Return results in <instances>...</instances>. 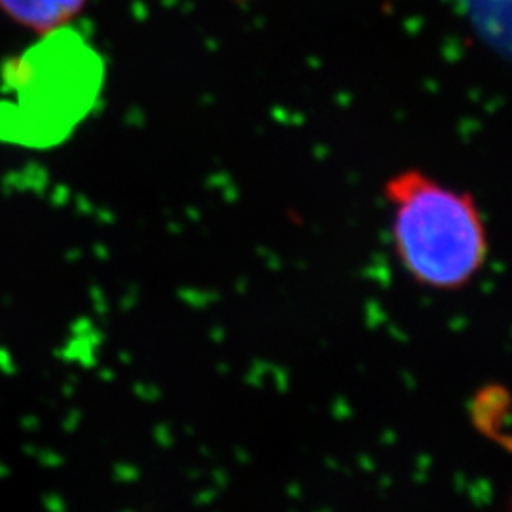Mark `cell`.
<instances>
[{
  "instance_id": "1",
  "label": "cell",
  "mask_w": 512,
  "mask_h": 512,
  "mask_svg": "<svg viewBox=\"0 0 512 512\" xmlns=\"http://www.w3.org/2000/svg\"><path fill=\"white\" fill-rule=\"evenodd\" d=\"M384 198L391 209L393 253L416 285L459 293L484 270L490 234L471 192L408 167L385 181Z\"/></svg>"
},
{
  "instance_id": "2",
  "label": "cell",
  "mask_w": 512,
  "mask_h": 512,
  "mask_svg": "<svg viewBox=\"0 0 512 512\" xmlns=\"http://www.w3.org/2000/svg\"><path fill=\"white\" fill-rule=\"evenodd\" d=\"M88 0H0V12L38 37L71 25Z\"/></svg>"
},
{
  "instance_id": "3",
  "label": "cell",
  "mask_w": 512,
  "mask_h": 512,
  "mask_svg": "<svg viewBox=\"0 0 512 512\" xmlns=\"http://www.w3.org/2000/svg\"><path fill=\"white\" fill-rule=\"evenodd\" d=\"M469 421L476 433L505 452L511 450V395L501 384L482 385L467 406Z\"/></svg>"
},
{
  "instance_id": "4",
  "label": "cell",
  "mask_w": 512,
  "mask_h": 512,
  "mask_svg": "<svg viewBox=\"0 0 512 512\" xmlns=\"http://www.w3.org/2000/svg\"><path fill=\"white\" fill-rule=\"evenodd\" d=\"M511 0H467L469 14H478V12H490L507 6Z\"/></svg>"
}]
</instances>
